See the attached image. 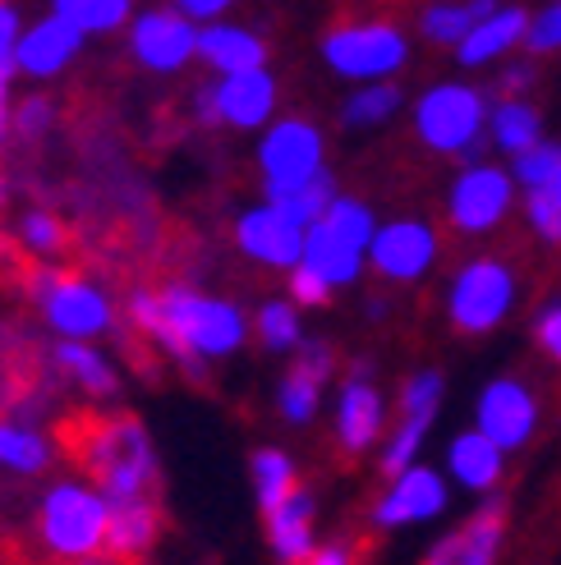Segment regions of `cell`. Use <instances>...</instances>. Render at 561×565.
<instances>
[{"label":"cell","mask_w":561,"mask_h":565,"mask_svg":"<svg viewBox=\"0 0 561 565\" xmlns=\"http://www.w3.org/2000/svg\"><path fill=\"white\" fill-rule=\"evenodd\" d=\"M125 322L189 377H208L216 359L240 354L248 341V318L240 303L184 286V280L129 290Z\"/></svg>","instance_id":"6da1fadb"},{"label":"cell","mask_w":561,"mask_h":565,"mask_svg":"<svg viewBox=\"0 0 561 565\" xmlns=\"http://www.w3.org/2000/svg\"><path fill=\"white\" fill-rule=\"evenodd\" d=\"M65 450L78 465V478H88L106 501L157 497L161 488L157 446L138 414H78L65 428Z\"/></svg>","instance_id":"7a4b0ae2"},{"label":"cell","mask_w":561,"mask_h":565,"mask_svg":"<svg viewBox=\"0 0 561 565\" xmlns=\"http://www.w3.org/2000/svg\"><path fill=\"white\" fill-rule=\"evenodd\" d=\"M110 501L78 473H61L33 505V543L51 565H74L106 552Z\"/></svg>","instance_id":"3957f363"},{"label":"cell","mask_w":561,"mask_h":565,"mask_svg":"<svg viewBox=\"0 0 561 565\" xmlns=\"http://www.w3.org/2000/svg\"><path fill=\"white\" fill-rule=\"evenodd\" d=\"M28 303L38 308V322L55 341L97 345L120 322V303L110 299L102 280L78 267H61V263L38 267L28 276Z\"/></svg>","instance_id":"277c9868"},{"label":"cell","mask_w":561,"mask_h":565,"mask_svg":"<svg viewBox=\"0 0 561 565\" xmlns=\"http://www.w3.org/2000/svg\"><path fill=\"white\" fill-rule=\"evenodd\" d=\"M318 55L336 78L396 83L410 65V33L391 19H336L322 28Z\"/></svg>","instance_id":"5b68a950"},{"label":"cell","mask_w":561,"mask_h":565,"mask_svg":"<svg viewBox=\"0 0 561 565\" xmlns=\"http://www.w3.org/2000/svg\"><path fill=\"white\" fill-rule=\"evenodd\" d=\"M373 235H378L373 207L363 203V198H354V193H341L318 225H308L299 267L322 276L331 290H346V286H354V280H359V271L369 267Z\"/></svg>","instance_id":"8992f818"},{"label":"cell","mask_w":561,"mask_h":565,"mask_svg":"<svg viewBox=\"0 0 561 565\" xmlns=\"http://www.w3.org/2000/svg\"><path fill=\"white\" fill-rule=\"evenodd\" d=\"M488 116H493V97L479 83H433V88L414 102L410 125L414 138L437 157H465L469 148H479L488 138Z\"/></svg>","instance_id":"52a82bcc"},{"label":"cell","mask_w":561,"mask_h":565,"mask_svg":"<svg viewBox=\"0 0 561 565\" xmlns=\"http://www.w3.org/2000/svg\"><path fill=\"white\" fill-rule=\"evenodd\" d=\"M516 295H520V276L507 258H497V253L469 258L446 286V322L461 335H488L511 318Z\"/></svg>","instance_id":"ba28073f"},{"label":"cell","mask_w":561,"mask_h":565,"mask_svg":"<svg viewBox=\"0 0 561 565\" xmlns=\"http://www.w3.org/2000/svg\"><path fill=\"white\" fill-rule=\"evenodd\" d=\"M327 171V138L314 120L286 116L272 120L258 138V175H263V198H280L314 175Z\"/></svg>","instance_id":"9c48e42d"},{"label":"cell","mask_w":561,"mask_h":565,"mask_svg":"<svg viewBox=\"0 0 561 565\" xmlns=\"http://www.w3.org/2000/svg\"><path fill=\"white\" fill-rule=\"evenodd\" d=\"M276 74L254 70V74H231V78H212L193 93V120L216 125V129H235V134H254L267 129L276 116Z\"/></svg>","instance_id":"30bf717a"},{"label":"cell","mask_w":561,"mask_h":565,"mask_svg":"<svg viewBox=\"0 0 561 565\" xmlns=\"http://www.w3.org/2000/svg\"><path fill=\"white\" fill-rule=\"evenodd\" d=\"M442 395H446V382H442L437 369H419V373L405 377V386H401V418H396V428H391L382 456H378V469H382L387 483L419 465V450H424L433 423L442 414Z\"/></svg>","instance_id":"8fae6325"},{"label":"cell","mask_w":561,"mask_h":565,"mask_svg":"<svg viewBox=\"0 0 561 565\" xmlns=\"http://www.w3.org/2000/svg\"><path fill=\"white\" fill-rule=\"evenodd\" d=\"M516 207V180L511 171L484 161V166H465V171L446 189V221L461 235H488Z\"/></svg>","instance_id":"7c38bea8"},{"label":"cell","mask_w":561,"mask_h":565,"mask_svg":"<svg viewBox=\"0 0 561 565\" xmlns=\"http://www.w3.org/2000/svg\"><path fill=\"white\" fill-rule=\"evenodd\" d=\"M442 258V235L437 225L419 221V216H396L382 221L378 235L369 244V267L378 280H391V286H414L433 271V263Z\"/></svg>","instance_id":"4fadbf2b"},{"label":"cell","mask_w":561,"mask_h":565,"mask_svg":"<svg viewBox=\"0 0 561 565\" xmlns=\"http://www.w3.org/2000/svg\"><path fill=\"white\" fill-rule=\"evenodd\" d=\"M125 33H129L134 65H144L148 74H180L184 65L199 61V28H193L176 6L138 10Z\"/></svg>","instance_id":"5bb4252c"},{"label":"cell","mask_w":561,"mask_h":565,"mask_svg":"<svg viewBox=\"0 0 561 565\" xmlns=\"http://www.w3.org/2000/svg\"><path fill=\"white\" fill-rule=\"evenodd\" d=\"M474 428H479L501 456L507 450L529 446L539 428V395L529 391L520 377H497L479 391V405H474Z\"/></svg>","instance_id":"9a60e30c"},{"label":"cell","mask_w":561,"mask_h":565,"mask_svg":"<svg viewBox=\"0 0 561 565\" xmlns=\"http://www.w3.org/2000/svg\"><path fill=\"white\" fill-rule=\"evenodd\" d=\"M382 428H387V401L373 386V363L354 359L341 395H336V441L346 446V456H369L382 441Z\"/></svg>","instance_id":"2e32d148"},{"label":"cell","mask_w":561,"mask_h":565,"mask_svg":"<svg viewBox=\"0 0 561 565\" xmlns=\"http://www.w3.org/2000/svg\"><path fill=\"white\" fill-rule=\"evenodd\" d=\"M304 225L290 221L280 207L272 203H258V207H244L235 216V248L244 258H254L258 267H272V271H295L299 258H304Z\"/></svg>","instance_id":"e0dca14e"},{"label":"cell","mask_w":561,"mask_h":565,"mask_svg":"<svg viewBox=\"0 0 561 565\" xmlns=\"http://www.w3.org/2000/svg\"><path fill=\"white\" fill-rule=\"evenodd\" d=\"M83 38L78 28H70L61 14H38V19H28L23 28V38L14 46V74L19 78H33V83H51V78H61L74 61H78V51H83Z\"/></svg>","instance_id":"ac0fdd59"},{"label":"cell","mask_w":561,"mask_h":565,"mask_svg":"<svg viewBox=\"0 0 561 565\" xmlns=\"http://www.w3.org/2000/svg\"><path fill=\"white\" fill-rule=\"evenodd\" d=\"M446 511V478L428 465H414L401 478H391V488L373 505V529H405L424 524Z\"/></svg>","instance_id":"d6986e66"},{"label":"cell","mask_w":561,"mask_h":565,"mask_svg":"<svg viewBox=\"0 0 561 565\" xmlns=\"http://www.w3.org/2000/svg\"><path fill=\"white\" fill-rule=\"evenodd\" d=\"M336 373V350L327 341H304L295 354H290V369L276 386V409L286 423H308L318 414V401H322V386L331 382Z\"/></svg>","instance_id":"ffe728a7"},{"label":"cell","mask_w":561,"mask_h":565,"mask_svg":"<svg viewBox=\"0 0 561 565\" xmlns=\"http://www.w3.org/2000/svg\"><path fill=\"white\" fill-rule=\"evenodd\" d=\"M51 377L70 386L74 395H83V401H116L120 395V369H116V359H110L102 345H78V341H55L51 354Z\"/></svg>","instance_id":"44dd1931"},{"label":"cell","mask_w":561,"mask_h":565,"mask_svg":"<svg viewBox=\"0 0 561 565\" xmlns=\"http://www.w3.org/2000/svg\"><path fill=\"white\" fill-rule=\"evenodd\" d=\"M166 529L161 501L157 497H138V501H110V524H106V556L116 565H138L152 556L157 539Z\"/></svg>","instance_id":"7402d4cb"},{"label":"cell","mask_w":561,"mask_h":565,"mask_svg":"<svg viewBox=\"0 0 561 565\" xmlns=\"http://www.w3.org/2000/svg\"><path fill=\"white\" fill-rule=\"evenodd\" d=\"M61 441H55L42 423L19 418V414H0V473L6 478H46Z\"/></svg>","instance_id":"603a6c76"},{"label":"cell","mask_w":561,"mask_h":565,"mask_svg":"<svg viewBox=\"0 0 561 565\" xmlns=\"http://www.w3.org/2000/svg\"><path fill=\"white\" fill-rule=\"evenodd\" d=\"M199 61L216 78L267 70V38L254 33V28H244V23H226V19H221L212 28H199Z\"/></svg>","instance_id":"cb8c5ba5"},{"label":"cell","mask_w":561,"mask_h":565,"mask_svg":"<svg viewBox=\"0 0 561 565\" xmlns=\"http://www.w3.org/2000/svg\"><path fill=\"white\" fill-rule=\"evenodd\" d=\"M525 28H529V10H520V6H493L479 23L469 28V38L456 46V65L484 70L493 61H507L511 51L525 46Z\"/></svg>","instance_id":"d4e9b609"},{"label":"cell","mask_w":561,"mask_h":565,"mask_svg":"<svg viewBox=\"0 0 561 565\" xmlns=\"http://www.w3.org/2000/svg\"><path fill=\"white\" fill-rule=\"evenodd\" d=\"M314 520H318V501L308 488H299L280 511H272L267 524V547L280 565H308L318 556V539H314Z\"/></svg>","instance_id":"484cf974"},{"label":"cell","mask_w":561,"mask_h":565,"mask_svg":"<svg viewBox=\"0 0 561 565\" xmlns=\"http://www.w3.org/2000/svg\"><path fill=\"white\" fill-rule=\"evenodd\" d=\"M446 469H452L461 488L493 497L501 488V473H507V456L479 428H469V433H456L452 446H446Z\"/></svg>","instance_id":"4316f807"},{"label":"cell","mask_w":561,"mask_h":565,"mask_svg":"<svg viewBox=\"0 0 561 565\" xmlns=\"http://www.w3.org/2000/svg\"><path fill=\"white\" fill-rule=\"evenodd\" d=\"M488 138L493 148H501L511 161L525 157L529 148L543 143V116L529 97H497L493 102V116H488Z\"/></svg>","instance_id":"83f0119b"},{"label":"cell","mask_w":561,"mask_h":565,"mask_svg":"<svg viewBox=\"0 0 561 565\" xmlns=\"http://www.w3.org/2000/svg\"><path fill=\"white\" fill-rule=\"evenodd\" d=\"M501 539H507V497L493 492V497H484V505L461 529V543H465L461 565H497Z\"/></svg>","instance_id":"f1b7e54d"},{"label":"cell","mask_w":561,"mask_h":565,"mask_svg":"<svg viewBox=\"0 0 561 565\" xmlns=\"http://www.w3.org/2000/svg\"><path fill=\"white\" fill-rule=\"evenodd\" d=\"M248 473H254V497H258L263 520H267L272 511H280V505H286V501L299 492L295 460L286 456V450H276V446L254 450V460H248Z\"/></svg>","instance_id":"f546056e"},{"label":"cell","mask_w":561,"mask_h":565,"mask_svg":"<svg viewBox=\"0 0 561 565\" xmlns=\"http://www.w3.org/2000/svg\"><path fill=\"white\" fill-rule=\"evenodd\" d=\"M405 106V88L401 83H363V88H354L341 110H336V120H341V129L359 134V129H378V125H391V116Z\"/></svg>","instance_id":"4dcf8cb0"},{"label":"cell","mask_w":561,"mask_h":565,"mask_svg":"<svg viewBox=\"0 0 561 565\" xmlns=\"http://www.w3.org/2000/svg\"><path fill=\"white\" fill-rule=\"evenodd\" d=\"M14 244L28 253V258H38L42 267H51L70 248V225L51 207H28L14 221Z\"/></svg>","instance_id":"1f68e13d"},{"label":"cell","mask_w":561,"mask_h":565,"mask_svg":"<svg viewBox=\"0 0 561 565\" xmlns=\"http://www.w3.org/2000/svg\"><path fill=\"white\" fill-rule=\"evenodd\" d=\"M493 6H465V0H442V6H424L419 10V38L433 46H461L469 38V28L479 23Z\"/></svg>","instance_id":"d6a6232c"},{"label":"cell","mask_w":561,"mask_h":565,"mask_svg":"<svg viewBox=\"0 0 561 565\" xmlns=\"http://www.w3.org/2000/svg\"><path fill=\"white\" fill-rule=\"evenodd\" d=\"M51 14H61L70 28H78L83 38H102V33H120L129 19L138 14L129 0H55Z\"/></svg>","instance_id":"836d02e7"},{"label":"cell","mask_w":561,"mask_h":565,"mask_svg":"<svg viewBox=\"0 0 561 565\" xmlns=\"http://www.w3.org/2000/svg\"><path fill=\"white\" fill-rule=\"evenodd\" d=\"M341 198V184H336V175L331 171H322V175H314L308 184H299V189H290V193H280V198H267L272 207H280L290 221H299L304 231L308 225H318L322 216H327V207Z\"/></svg>","instance_id":"e575fe53"},{"label":"cell","mask_w":561,"mask_h":565,"mask_svg":"<svg viewBox=\"0 0 561 565\" xmlns=\"http://www.w3.org/2000/svg\"><path fill=\"white\" fill-rule=\"evenodd\" d=\"M254 331H258L263 350H272V354H295L304 345V322L290 299H267L254 313Z\"/></svg>","instance_id":"d590c367"},{"label":"cell","mask_w":561,"mask_h":565,"mask_svg":"<svg viewBox=\"0 0 561 565\" xmlns=\"http://www.w3.org/2000/svg\"><path fill=\"white\" fill-rule=\"evenodd\" d=\"M55 116H61V106H55L51 93H23L10 110V138H19V143H38V138L51 134Z\"/></svg>","instance_id":"8d00e7d4"},{"label":"cell","mask_w":561,"mask_h":565,"mask_svg":"<svg viewBox=\"0 0 561 565\" xmlns=\"http://www.w3.org/2000/svg\"><path fill=\"white\" fill-rule=\"evenodd\" d=\"M525 221L543 244H561V166L543 189L525 193Z\"/></svg>","instance_id":"74e56055"},{"label":"cell","mask_w":561,"mask_h":565,"mask_svg":"<svg viewBox=\"0 0 561 565\" xmlns=\"http://www.w3.org/2000/svg\"><path fill=\"white\" fill-rule=\"evenodd\" d=\"M557 166H561V143H543L539 148H529L525 157H516L507 171H511V180H516V189H525V193H534V189H543L552 175H557Z\"/></svg>","instance_id":"f35d334b"},{"label":"cell","mask_w":561,"mask_h":565,"mask_svg":"<svg viewBox=\"0 0 561 565\" xmlns=\"http://www.w3.org/2000/svg\"><path fill=\"white\" fill-rule=\"evenodd\" d=\"M534 61H543V55H557L561 51V0L557 6H543L539 14H529V28H525V46Z\"/></svg>","instance_id":"ab89813d"},{"label":"cell","mask_w":561,"mask_h":565,"mask_svg":"<svg viewBox=\"0 0 561 565\" xmlns=\"http://www.w3.org/2000/svg\"><path fill=\"white\" fill-rule=\"evenodd\" d=\"M331 299H336V290L327 286L322 276H314L308 267H295L290 271V303L295 308H327Z\"/></svg>","instance_id":"60d3db41"},{"label":"cell","mask_w":561,"mask_h":565,"mask_svg":"<svg viewBox=\"0 0 561 565\" xmlns=\"http://www.w3.org/2000/svg\"><path fill=\"white\" fill-rule=\"evenodd\" d=\"M534 341H539V350L561 369V295L539 308V318H534Z\"/></svg>","instance_id":"b9f144b4"},{"label":"cell","mask_w":561,"mask_h":565,"mask_svg":"<svg viewBox=\"0 0 561 565\" xmlns=\"http://www.w3.org/2000/svg\"><path fill=\"white\" fill-rule=\"evenodd\" d=\"M23 28H28V19H23V10L14 6V0H0V65H14V46H19V38H23Z\"/></svg>","instance_id":"7bdbcfd3"},{"label":"cell","mask_w":561,"mask_h":565,"mask_svg":"<svg viewBox=\"0 0 561 565\" xmlns=\"http://www.w3.org/2000/svg\"><path fill=\"white\" fill-rule=\"evenodd\" d=\"M534 78H539V70L529 65V55H525V61L501 65V74H497V88H501V97H525L529 88H534Z\"/></svg>","instance_id":"ee69618b"},{"label":"cell","mask_w":561,"mask_h":565,"mask_svg":"<svg viewBox=\"0 0 561 565\" xmlns=\"http://www.w3.org/2000/svg\"><path fill=\"white\" fill-rule=\"evenodd\" d=\"M193 28H212V23H221V14H226L231 6H226V0H180V6H176Z\"/></svg>","instance_id":"f6af8a7d"},{"label":"cell","mask_w":561,"mask_h":565,"mask_svg":"<svg viewBox=\"0 0 561 565\" xmlns=\"http://www.w3.org/2000/svg\"><path fill=\"white\" fill-rule=\"evenodd\" d=\"M465 556V543H461V533H446V539H437L424 556V565H461Z\"/></svg>","instance_id":"bcb514c9"},{"label":"cell","mask_w":561,"mask_h":565,"mask_svg":"<svg viewBox=\"0 0 561 565\" xmlns=\"http://www.w3.org/2000/svg\"><path fill=\"white\" fill-rule=\"evenodd\" d=\"M14 83H19V74H14V65L6 61V65H0V125H6V129H10V110H14V102H19Z\"/></svg>","instance_id":"7dc6e473"},{"label":"cell","mask_w":561,"mask_h":565,"mask_svg":"<svg viewBox=\"0 0 561 565\" xmlns=\"http://www.w3.org/2000/svg\"><path fill=\"white\" fill-rule=\"evenodd\" d=\"M308 565H350V547L346 543H327V547H318V556Z\"/></svg>","instance_id":"c3c4849f"},{"label":"cell","mask_w":561,"mask_h":565,"mask_svg":"<svg viewBox=\"0 0 561 565\" xmlns=\"http://www.w3.org/2000/svg\"><path fill=\"white\" fill-rule=\"evenodd\" d=\"M74 565H116V561H110V556L102 552V556H88V561H74Z\"/></svg>","instance_id":"681fc988"},{"label":"cell","mask_w":561,"mask_h":565,"mask_svg":"<svg viewBox=\"0 0 561 565\" xmlns=\"http://www.w3.org/2000/svg\"><path fill=\"white\" fill-rule=\"evenodd\" d=\"M6 143H10V129H6V125H0V152H6Z\"/></svg>","instance_id":"f907efd6"},{"label":"cell","mask_w":561,"mask_h":565,"mask_svg":"<svg viewBox=\"0 0 561 565\" xmlns=\"http://www.w3.org/2000/svg\"><path fill=\"white\" fill-rule=\"evenodd\" d=\"M0 203H6V175H0Z\"/></svg>","instance_id":"816d5d0a"}]
</instances>
